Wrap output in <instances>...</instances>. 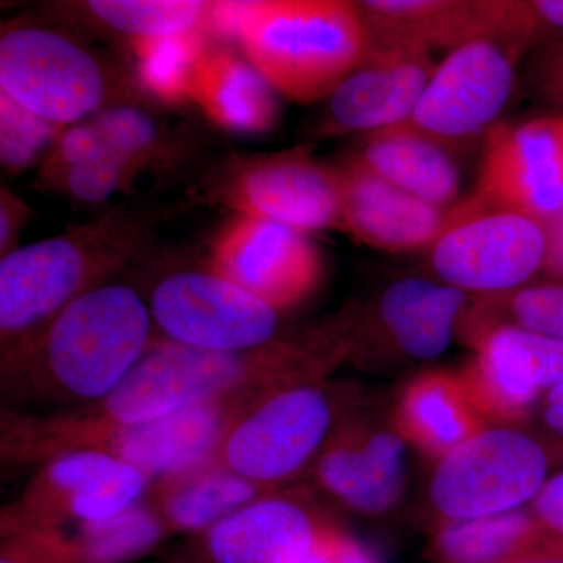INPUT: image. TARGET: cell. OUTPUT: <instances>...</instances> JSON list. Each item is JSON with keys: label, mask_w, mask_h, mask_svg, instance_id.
<instances>
[{"label": "cell", "mask_w": 563, "mask_h": 563, "mask_svg": "<svg viewBox=\"0 0 563 563\" xmlns=\"http://www.w3.org/2000/svg\"><path fill=\"white\" fill-rule=\"evenodd\" d=\"M547 254L543 222L515 211L454 210V221L432 244L433 272L465 292L501 296L531 284Z\"/></svg>", "instance_id": "12"}, {"label": "cell", "mask_w": 563, "mask_h": 563, "mask_svg": "<svg viewBox=\"0 0 563 563\" xmlns=\"http://www.w3.org/2000/svg\"><path fill=\"white\" fill-rule=\"evenodd\" d=\"M140 90L139 81L73 33L44 25L3 27L0 95L41 120L69 128L109 107L133 103Z\"/></svg>", "instance_id": "6"}, {"label": "cell", "mask_w": 563, "mask_h": 563, "mask_svg": "<svg viewBox=\"0 0 563 563\" xmlns=\"http://www.w3.org/2000/svg\"><path fill=\"white\" fill-rule=\"evenodd\" d=\"M168 536L157 510L140 503L109 520L80 525L73 539L84 563H129Z\"/></svg>", "instance_id": "31"}, {"label": "cell", "mask_w": 563, "mask_h": 563, "mask_svg": "<svg viewBox=\"0 0 563 563\" xmlns=\"http://www.w3.org/2000/svg\"><path fill=\"white\" fill-rule=\"evenodd\" d=\"M188 102L225 132L263 135L280 120L279 92L244 55L207 47L192 73Z\"/></svg>", "instance_id": "22"}, {"label": "cell", "mask_w": 563, "mask_h": 563, "mask_svg": "<svg viewBox=\"0 0 563 563\" xmlns=\"http://www.w3.org/2000/svg\"><path fill=\"white\" fill-rule=\"evenodd\" d=\"M140 174L143 173L135 163L102 146L98 154L63 174L52 190L65 192L79 202L101 203L114 192L131 190Z\"/></svg>", "instance_id": "33"}, {"label": "cell", "mask_w": 563, "mask_h": 563, "mask_svg": "<svg viewBox=\"0 0 563 563\" xmlns=\"http://www.w3.org/2000/svg\"><path fill=\"white\" fill-rule=\"evenodd\" d=\"M203 201L235 214L279 222L309 233L342 225V184L336 166L306 150L235 155L203 184Z\"/></svg>", "instance_id": "8"}, {"label": "cell", "mask_w": 563, "mask_h": 563, "mask_svg": "<svg viewBox=\"0 0 563 563\" xmlns=\"http://www.w3.org/2000/svg\"><path fill=\"white\" fill-rule=\"evenodd\" d=\"M547 233V254L542 273L547 280L563 282V213L543 222Z\"/></svg>", "instance_id": "39"}, {"label": "cell", "mask_w": 563, "mask_h": 563, "mask_svg": "<svg viewBox=\"0 0 563 563\" xmlns=\"http://www.w3.org/2000/svg\"><path fill=\"white\" fill-rule=\"evenodd\" d=\"M539 409L547 439L563 451V383L544 396Z\"/></svg>", "instance_id": "40"}, {"label": "cell", "mask_w": 563, "mask_h": 563, "mask_svg": "<svg viewBox=\"0 0 563 563\" xmlns=\"http://www.w3.org/2000/svg\"><path fill=\"white\" fill-rule=\"evenodd\" d=\"M485 420L520 421L563 383V343L510 322L481 329L462 373Z\"/></svg>", "instance_id": "16"}, {"label": "cell", "mask_w": 563, "mask_h": 563, "mask_svg": "<svg viewBox=\"0 0 563 563\" xmlns=\"http://www.w3.org/2000/svg\"><path fill=\"white\" fill-rule=\"evenodd\" d=\"M266 488L251 483L218 461L166 479L155 510L169 533H201L255 499Z\"/></svg>", "instance_id": "27"}, {"label": "cell", "mask_w": 563, "mask_h": 563, "mask_svg": "<svg viewBox=\"0 0 563 563\" xmlns=\"http://www.w3.org/2000/svg\"><path fill=\"white\" fill-rule=\"evenodd\" d=\"M317 477L343 506L380 517L406 490V439L399 431L366 426L335 429L318 455Z\"/></svg>", "instance_id": "21"}, {"label": "cell", "mask_w": 563, "mask_h": 563, "mask_svg": "<svg viewBox=\"0 0 563 563\" xmlns=\"http://www.w3.org/2000/svg\"><path fill=\"white\" fill-rule=\"evenodd\" d=\"M209 36V32H190L129 41L133 76L144 95H152L166 106L187 103L192 73L210 46Z\"/></svg>", "instance_id": "29"}, {"label": "cell", "mask_w": 563, "mask_h": 563, "mask_svg": "<svg viewBox=\"0 0 563 563\" xmlns=\"http://www.w3.org/2000/svg\"><path fill=\"white\" fill-rule=\"evenodd\" d=\"M251 407L246 398L217 399L136 424H99L76 415L24 420L7 435L3 451L9 457L44 461L69 451H102L151 479H173L214 461L233 422Z\"/></svg>", "instance_id": "5"}, {"label": "cell", "mask_w": 563, "mask_h": 563, "mask_svg": "<svg viewBox=\"0 0 563 563\" xmlns=\"http://www.w3.org/2000/svg\"><path fill=\"white\" fill-rule=\"evenodd\" d=\"M350 354L336 322L310 329L254 351L195 350L152 342L135 368L101 402L76 413L99 424H136L217 399L258 402L288 385L318 380Z\"/></svg>", "instance_id": "1"}, {"label": "cell", "mask_w": 563, "mask_h": 563, "mask_svg": "<svg viewBox=\"0 0 563 563\" xmlns=\"http://www.w3.org/2000/svg\"><path fill=\"white\" fill-rule=\"evenodd\" d=\"M342 184V225L355 242L380 251L429 246L453 224L454 210L415 198L366 168L357 155L336 166Z\"/></svg>", "instance_id": "19"}, {"label": "cell", "mask_w": 563, "mask_h": 563, "mask_svg": "<svg viewBox=\"0 0 563 563\" xmlns=\"http://www.w3.org/2000/svg\"><path fill=\"white\" fill-rule=\"evenodd\" d=\"M152 314L131 285L103 284L70 302L43 332L2 357L10 387L54 401L101 402L150 350Z\"/></svg>", "instance_id": "2"}, {"label": "cell", "mask_w": 563, "mask_h": 563, "mask_svg": "<svg viewBox=\"0 0 563 563\" xmlns=\"http://www.w3.org/2000/svg\"><path fill=\"white\" fill-rule=\"evenodd\" d=\"M357 7L368 47L454 51L484 40L526 47L518 0H365Z\"/></svg>", "instance_id": "17"}, {"label": "cell", "mask_w": 563, "mask_h": 563, "mask_svg": "<svg viewBox=\"0 0 563 563\" xmlns=\"http://www.w3.org/2000/svg\"><path fill=\"white\" fill-rule=\"evenodd\" d=\"M529 510L551 547L563 553V466L551 474Z\"/></svg>", "instance_id": "36"}, {"label": "cell", "mask_w": 563, "mask_h": 563, "mask_svg": "<svg viewBox=\"0 0 563 563\" xmlns=\"http://www.w3.org/2000/svg\"><path fill=\"white\" fill-rule=\"evenodd\" d=\"M433 70L431 52L421 47H368L362 65L329 98V125L373 133L409 121Z\"/></svg>", "instance_id": "20"}, {"label": "cell", "mask_w": 563, "mask_h": 563, "mask_svg": "<svg viewBox=\"0 0 563 563\" xmlns=\"http://www.w3.org/2000/svg\"><path fill=\"white\" fill-rule=\"evenodd\" d=\"M520 54L518 47L488 40L451 51L406 122L442 143L487 131L509 102Z\"/></svg>", "instance_id": "15"}, {"label": "cell", "mask_w": 563, "mask_h": 563, "mask_svg": "<svg viewBox=\"0 0 563 563\" xmlns=\"http://www.w3.org/2000/svg\"><path fill=\"white\" fill-rule=\"evenodd\" d=\"M65 125L41 120L0 95V158L9 173H21L49 154Z\"/></svg>", "instance_id": "32"}, {"label": "cell", "mask_w": 563, "mask_h": 563, "mask_svg": "<svg viewBox=\"0 0 563 563\" xmlns=\"http://www.w3.org/2000/svg\"><path fill=\"white\" fill-rule=\"evenodd\" d=\"M210 35L235 41L274 90L292 102L331 98L368 54L357 2H213Z\"/></svg>", "instance_id": "3"}, {"label": "cell", "mask_w": 563, "mask_h": 563, "mask_svg": "<svg viewBox=\"0 0 563 563\" xmlns=\"http://www.w3.org/2000/svg\"><path fill=\"white\" fill-rule=\"evenodd\" d=\"M561 85L563 91V51H562V60H561Z\"/></svg>", "instance_id": "42"}, {"label": "cell", "mask_w": 563, "mask_h": 563, "mask_svg": "<svg viewBox=\"0 0 563 563\" xmlns=\"http://www.w3.org/2000/svg\"><path fill=\"white\" fill-rule=\"evenodd\" d=\"M431 551L435 563H518L558 553L529 509L442 521L433 533Z\"/></svg>", "instance_id": "26"}, {"label": "cell", "mask_w": 563, "mask_h": 563, "mask_svg": "<svg viewBox=\"0 0 563 563\" xmlns=\"http://www.w3.org/2000/svg\"><path fill=\"white\" fill-rule=\"evenodd\" d=\"M396 420L404 439L437 461L488 426L462 373L418 376L399 398Z\"/></svg>", "instance_id": "24"}, {"label": "cell", "mask_w": 563, "mask_h": 563, "mask_svg": "<svg viewBox=\"0 0 563 563\" xmlns=\"http://www.w3.org/2000/svg\"><path fill=\"white\" fill-rule=\"evenodd\" d=\"M366 168L415 198L446 209L461 190V173L442 141L409 122L369 133L357 155Z\"/></svg>", "instance_id": "25"}, {"label": "cell", "mask_w": 563, "mask_h": 563, "mask_svg": "<svg viewBox=\"0 0 563 563\" xmlns=\"http://www.w3.org/2000/svg\"><path fill=\"white\" fill-rule=\"evenodd\" d=\"M331 525L287 496H262L174 551L163 563H299Z\"/></svg>", "instance_id": "18"}, {"label": "cell", "mask_w": 563, "mask_h": 563, "mask_svg": "<svg viewBox=\"0 0 563 563\" xmlns=\"http://www.w3.org/2000/svg\"><path fill=\"white\" fill-rule=\"evenodd\" d=\"M106 31L129 41L209 32L213 2L199 0H90L76 3Z\"/></svg>", "instance_id": "28"}, {"label": "cell", "mask_w": 563, "mask_h": 563, "mask_svg": "<svg viewBox=\"0 0 563 563\" xmlns=\"http://www.w3.org/2000/svg\"><path fill=\"white\" fill-rule=\"evenodd\" d=\"M465 307V291L443 282L407 277L380 296L377 318L404 355L433 361L453 342Z\"/></svg>", "instance_id": "23"}, {"label": "cell", "mask_w": 563, "mask_h": 563, "mask_svg": "<svg viewBox=\"0 0 563 563\" xmlns=\"http://www.w3.org/2000/svg\"><path fill=\"white\" fill-rule=\"evenodd\" d=\"M32 207L9 188L0 190V257L16 251L25 224L31 221Z\"/></svg>", "instance_id": "38"}, {"label": "cell", "mask_w": 563, "mask_h": 563, "mask_svg": "<svg viewBox=\"0 0 563 563\" xmlns=\"http://www.w3.org/2000/svg\"><path fill=\"white\" fill-rule=\"evenodd\" d=\"M339 404L317 380L265 396L225 435L214 461L263 488L302 472L335 431Z\"/></svg>", "instance_id": "9"}, {"label": "cell", "mask_w": 563, "mask_h": 563, "mask_svg": "<svg viewBox=\"0 0 563 563\" xmlns=\"http://www.w3.org/2000/svg\"><path fill=\"white\" fill-rule=\"evenodd\" d=\"M150 309L165 340L195 350L254 351L280 336L279 310L210 269L163 277Z\"/></svg>", "instance_id": "10"}, {"label": "cell", "mask_w": 563, "mask_h": 563, "mask_svg": "<svg viewBox=\"0 0 563 563\" xmlns=\"http://www.w3.org/2000/svg\"><path fill=\"white\" fill-rule=\"evenodd\" d=\"M499 309L506 321L563 343V282L544 280L507 292Z\"/></svg>", "instance_id": "34"}, {"label": "cell", "mask_w": 563, "mask_h": 563, "mask_svg": "<svg viewBox=\"0 0 563 563\" xmlns=\"http://www.w3.org/2000/svg\"><path fill=\"white\" fill-rule=\"evenodd\" d=\"M207 265L279 312L306 299L322 276L320 250L307 233L246 214L222 225Z\"/></svg>", "instance_id": "14"}, {"label": "cell", "mask_w": 563, "mask_h": 563, "mask_svg": "<svg viewBox=\"0 0 563 563\" xmlns=\"http://www.w3.org/2000/svg\"><path fill=\"white\" fill-rule=\"evenodd\" d=\"M518 563H563V553L536 555V558L526 559V561Z\"/></svg>", "instance_id": "41"}, {"label": "cell", "mask_w": 563, "mask_h": 563, "mask_svg": "<svg viewBox=\"0 0 563 563\" xmlns=\"http://www.w3.org/2000/svg\"><path fill=\"white\" fill-rule=\"evenodd\" d=\"M299 563H383L379 555L372 548L366 547L361 540L340 531L328 529L317 544Z\"/></svg>", "instance_id": "37"}, {"label": "cell", "mask_w": 563, "mask_h": 563, "mask_svg": "<svg viewBox=\"0 0 563 563\" xmlns=\"http://www.w3.org/2000/svg\"><path fill=\"white\" fill-rule=\"evenodd\" d=\"M103 146L120 152L139 166L141 173L168 168L185 154L177 141L150 110L135 103H120L88 118Z\"/></svg>", "instance_id": "30"}, {"label": "cell", "mask_w": 563, "mask_h": 563, "mask_svg": "<svg viewBox=\"0 0 563 563\" xmlns=\"http://www.w3.org/2000/svg\"><path fill=\"white\" fill-rule=\"evenodd\" d=\"M0 563H84L73 537L60 529L2 533Z\"/></svg>", "instance_id": "35"}, {"label": "cell", "mask_w": 563, "mask_h": 563, "mask_svg": "<svg viewBox=\"0 0 563 563\" xmlns=\"http://www.w3.org/2000/svg\"><path fill=\"white\" fill-rule=\"evenodd\" d=\"M151 477L114 455L77 450L57 455L3 510L2 533L60 529L65 523L109 520L143 503Z\"/></svg>", "instance_id": "11"}, {"label": "cell", "mask_w": 563, "mask_h": 563, "mask_svg": "<svg viewBox=\"0 0 563 563\" xmlns=\"http://www.w3.org/2000/svg\"><path fill=\"white\" fill-rule=\"evenodd\" d=\"M563 451L518 426H485L437 461L429 498L443 521L474 520L531 506Z\"/></svg>", "instance_id": "7"}, {"label": "cell", "mask_w": 563, "mask_h": 563, "mask_svg": "<svg viewBox=\"0 0 563 563\" xmlns=\"http://www.w3.org/2000/svg\"><path fill=\"white\" fill-rule=\"evenodd\" d=\"M463 206L472 213L515 211L540 222L562 214L563 114L492 129L476 192Z\"/></svg>", "instance_id": "13"}, {"label": "cell", "mask_w": 563, "mask_h": 563, "mask_svg": "<svg viewBox=\"0 0 563 563\" xmlns=\"http://www.w3.org/2000/svg\"><path fill=\"white\" fill-rule=\"evenodd\" d=\"M157 221V213L118 207L2 257V357L31 343L70 302L128 266L154 239Z\"/></svg>", "instance_id": "4"}]
</instances>
